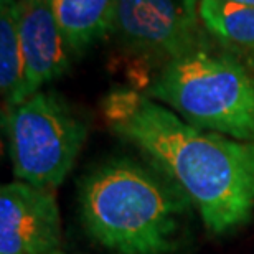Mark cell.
Instances as JSON below:
<instances>
[{"label":"cell","mask_w":254,"mask_h":254,"mask_svg":"<svg viewBox=\"0 0 254 254\" xmlns=\"http://www.w3.org/2000/svg\"><path fill=\"white\" fill-rule=\"evenodd\" d=\"M109 129L135 145L179 187L215 235L254 215V142L203 132L135 89H113L103 101Z\"/></svg>","instance_id":"obj_1"},{"label":"cell","mask_w":254,"mask_h":254,"mask_svg":"<svg viewBox=\"0 0 254 254\" xmlns=\"http://www.w3.org/2000/svg\"><path fill=\"white\" fill-rule=\"evenodd\" d=\"M184 193L129 159L98 165L79 185L86 233L116 254H167L179 245Z\"/></svg>","instance_id":"obj_2"},{"label":"cell","mask_w":254,"mask_h":254,"mask_svg":"<svg viewBox=\"0 0 254 254\" xmlns=\"http://www.w3.org/2000/svg\"><path fill=\"white\" fill-rule=\"evenodd\" d=\"M147 96L198 129L254 142V76L233 57L201 47L169 60Z\"/></svg>","instance_id":"obj_3"},{"label":"cell","mask_w":254,"mask_h":254,"mask_svg":"<svg viewBox=\"0 0 254 254\" xmlns=\"http://www.w3.org/2000/svg\"><path fill=\"white\" fill-rule=\"evenodd\" d=\"M5 129L13 174L40 189H53L73 169L88 124L62 96L38 91L7 109Z\"/></svg>","instance_id":"obj_4"},{"label":"cell","mask_w":254,"mask_h":254,"mask_svg":"<svg viewBox=\"0 0 254 254\" xmlns=\"http://www.w3.org/2000/svg\"><path fill=\"white\" fill-rule=\"evenodd\" d=\"M200 0H116L111 33L147 57L165 62L206 47Z\"/></svg>","instance_id":"obj_5"},{"label":"cell","mask_w":254,"mask_h":254,"mask_svg":"<svg viewBox=\"0 0 254 254\" xmlns=\"http://www.w3.org/2000/svg\"><path fill=\"white\" fill-rule=\"evenodd\" d=\"M62 245V216L50 189L15 180L0 189V254H53Z\"/></svg>","instance_id":"obj_6"},{"label":"cell","mask_w":254,"mask_h":254,"mask_svg":"<svg viewBox=\"0 0 254 254\" xmlns=\"http://www.w3.org/2000/svg\"><path fill=\"white\" fill-rule=\"evenodd\" d=\"M18 33L25 62V99L63 76L71 52L60 28L52 0H18Z\"/></svg>","instance_id":"obj_7"},{"label":"cell","mask_w":254,"mask_h":254,"mask_svg":"<svg viewBox=\"0 0 254 254\" xmlns=\"http://www.w3.org/2000/svg\"><path fill=\"white\" fill-rule=\"evenodd\" d=\"M60 28L73 57L111 33L116 0H52Z\"/></svg>","instance_id":"obj_8"},{"label":"cell","mask_w":254,"mask_h":254,"mask_svg":"<svg viewBox=\"0 0 254 254\" xmlns=\"http://www.w3.org/2000/svg\"><path fill=\"white\" fill-rule=\"evenodd\" d=\"M17 3L18 0H0V88L7 109L25 101V62Z\"/></svg>","instance_id":"obj_9"},{"label":"cell","mask_w":254,"mask_h":254,"mask_svg":"<svg viewBox=\"0 0 254 254\" xmlns=\"http://www.w3.org/2000/svg\"><path fill=\"white\" fill-rule=\"evenodd\" d=\"M203 27L223 43L241 48H254V5L230 0H200Z\"/></svg>","instance_id":"obj_10"},{"label":"cell","mask_w":254,"mask_h":254,"mask_svg":"<svg viewBox=\"0 0 254 254\" xmlns=\"http://www.w3.org/2000/svg\"><path fill=\"white\" fill-rule=\"evenodd\" d=\"M230 2H238V3H245V5H254V0H230Z\"/></svg>","instance_id":"obj_11"},{"label":"cell","mask_w":254,"mask_h":254,"mask_svg":"<svg viewBox=\"0 0 254 254\" xmlns=\"http://www.w3.org/2000/svg\"><path fill=\"white\" fill-rule=\"evenodd\" d=\"M53 254H71V253H66V251H62V250H60V251H57V253H53Z\"/></svg>","instance_id":"obj_12"}]
</instances>
